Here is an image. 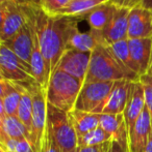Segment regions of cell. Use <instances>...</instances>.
I'll use <instances>...</instances> for the list:
<instances>
[{"label":"cell","instance_id":"cell-1","mask_svg":"<svg viewBox=\"0 0 152 152\" xmlns=\"http://www.w3.org/2000/svg\"><path fill=\"white\" fill-rule=\"evenodd\" d=\"M81 20L83 19L51 16L46 14L41 6L36 10L35 27L50 75L54 72L62 55L67 50L70 36L78 29V23Z\"/></svg>","mask_w":152,"mask_h":152},{"label":"cell","instance_id":"cell-2","mask_svg":"<svg viewBox=\"0 0 152 152\" xmlns=\"http://www.w3.org/2000/svg\"><path fill=\"white\" fill-rule=\"evenodd\" d=\"M121 80L134 82L140 80V76L128 69L116 57L108 45H99L91 53L89 70L85 83L117 82Z\"/></svg>","mask_w":152,"mask_h":152},{"label":"cell","instance_id":"cell-3","mask_svg":"<svg viewBox=\"0 0 152 152\" xmlns=\"http://www.w3.org/2000/svg\"><path fill=\"white\" fill-rule=\"evenodd\" d=\"M83 83L63 70L55 69L51 74L46 90L47 102L66 113L75 109L77 98Z\"/></svg>","mask_w":152,"mask_h":152},{"label":"cell","instance_id":"cell-4","mask_svg":"<svg viewBox=\"0 0 152 152\" xmlns=\"http://www.w3.org/2000/svg\"><path fill=\"white\" fill-rule=\"evenodd\" d=\"M38 6L40 5L30 1L0 3V42L10 39L24 25L30 22Z\"/></svg>","mask_w":152,"mask_h":152},{"label":"cell","instance_id":"cell-5","mask_svg":"<svg viewBox=\"0 0 152 152\" xmlns=\"http://www.w3.org/2000/svg\"><path fill=\"white\" fill-rule=\"evenodd\" d=\"M33 97V129L31 143L35 152H41L47 124V96L46 90L36 81L23 83Z\"/></svg>","mask_w":152,"mask_h":152},{"label":"cell","instance_id":"cell-6","mask_svg":"<svg viewBox=\"0 0 152 152\" xmlns=\"http://www.w3.org/2000/svg\"><path fill=\"white\" fill-rule=\"evenodd\" d=\"M47 122L61 152H71L78 147L76 132L72 125L68 113L48 104Z\"/></svg>","mask_w":152,"mask_h":152},{"label":"cell","instance_id":"cell-7","mask_svg":"<svg viewBox=\"0 0 152 152\" xmlns=\"http://www.w3.org/2000/svg\"><path fill=\"white\" fill-rule=\"evenodd\" d=\"M115 82L85 83L77 98L75 109L95 114H102Z\"/></svg>","mask_w":152,"mask_h":152},{"label":"cell","instance_id":"cell-8","mask_svg":"<svg viewBox=\"0 0 152 152\" xmlns=\"http://www.w3.org/2000/svg\"><path fill=\"white\" fill-rule=\"evenodd\" d=\"M0 76L3 80L15 83L36 81L31 66L3 45H0Z\"/></svg>","mask_w":152,"mask_h":152},{"label":"cell","instance_id":"cell-9","mask_svg":"<svg viewBox=\"0 0 152 152\" xmlns=\"http://www.w3.org/2000/svg\"><path fill=\"white\" fill-rule=\"evenodd\" d=\"M90 60H91V53L67 49L62 55L55 69L63 70L85 84L89 70Z\"/></svg>","mask_w":152,"mask_h":152},{"label":"cell","instance_id":"cell-10","mask_svg":"<svg viewBox=\"0 0 152 152\" xmlns=\"http://www.w3.org/2000/svg\"><path fill=\"white\" fill-rule=\"evenodd\" d=\"M33 20H35V17L31 19L30 22L24 25L10 39L1 42V45L8 48L29 65H30V58L33 47V28H35Z\"/></svg>","mask_w":152,"mask_h":152},{"label":"cell","instance_id":"cell-11","mask_svg":"<svg viewBox=\"0 0 152 152\" xmlns=\"http://www.w3.org/2000/svg\"><path fill=\"white\" fill-rule=\"evenodd\" d=\"M152 37V12L143 6L130 7L128 16V39Z\"/></svg>","mask_w":152,"mask_h":152},{"label":"cell","instance_id":"cell-12","mask_svg":"<svg viewBox=\"0 0 152 152\" xmlns=\"http://www.w3.org/2000/svg\"><path fill=\"white\" fill-rule=\"evenodd\" d=\"M130 7L118 6L112 21L105 30L102 32V36L106 45H113L121 40L128 39V16Z\"/></svg>","mask_w":152,"mask_h":152},{"label":"cell","instance_id":"cell-13","mask_svg":"<svg viewBox=\"0 0 152 152\" xmlns=\"http://www.w3.org/2000/svg\"><path fill=\"white\" fill-rule=\"evenodd\" d=\"M151 130V117L148 109L145 107L144 111L139 117L138 121L134 124L133 129L128 137L129 152H145Z\"/></svg>","mask_w":152,"mask_h":152},{"label":"cell","instance_id":"cell-14","mask_svg":"<svg viewBox=\"0 0 152 152\" xmlns=\"http://www.w3.org/2000/svg\"><path fill=\"white\" fill-rule=\"evenodd\" d=\"M145 107H146V104H145V94L143 85L140 82V80L134 81L132 84L129 99H128L125 111L123 113L128 130V137L133 129L134 124L138 121L139 117L144 111Z\"/></svg>","mask_w":152,"mask_h":152},{"label":"cell","instance_id":"cell-15","mask_svg":"<svg viewBox=\"0 0 152 152\" xmlns=\"http://www.w3.org/2000/svg\"><path fill=\"white\" fill-rule=\"evenodd\" d=\"M21 100V88L18 83L1 79L0 81V117L17 116Z\"/></svg>","mask_w":152,"mask_h":152},{"label":"cell","instance_id":"cell-16","mask_svg":"<svg viewBox=\"0 0 152 152\" xmlns=\"http://www.w3.org/2000/svg\"><path fill=\"white\" fill-rule=\"evenodd\" d=\"M133 82L121 80L115 82L102 114H123L129 99Z\"/></svg>","mask_w":152,"mask_h":152},{"label":"cell","instance_id":"cell-17","mask_svg":"<svg viewBox=\"0 0 152 152\" xmlns=\"http://www.w3.org/2000/svg\"><path fill=\"white\" fill-rule=\"evenodd\" d=\"M128 47L132 59L139 68L140 77L148 74L152 59V37L129 38Z\"/></svg>","mask_w":152,"mask_h":152},{"label":"cell","instance_id":"cell-18","mask_svg":"<svg viewBox=\"0 0 152 152\" xmlns=\"http://www.w3.org/2000/svg\"><path fill=\"white\" fill-rule=\"evenodd\" d=\"M99 126L112 137V141H116L129 150L128 130L124 114H101Z\"/></svg>","mask_w":152,"mask_h":152},{"label":"cell","instance_id":"cell-19","mask_svg":"<svg viewBox=\"0 0 152 152\" xmlns=\"http://www.w3.org/2000/svg\"><path fill=\"white\" fill-rule=\"evenodd\" d=\"M101 44H105L101 32L91 29L87 32H80L78 29H76L70 36L67 49H72L79 52L92 53Z\"/></svg>","mask_w":152,"mask_h":152},{"label":"cell","instance_id":"cell-20","mask_svg":"<svg viewBox=\"0 0 152 152\" xmlns=\"http://www.w3.org/2000/svg\"><path fill=\"white\" fill-rule=\"evenodd\" d=\"M117 8L118 6L112 3L110 1L105 2V3L101 4V5L95 7L93 10H91L83 18V20L87 21L91 30L102 33L112 21Z\"/></svg>","mask_w":152,"mask_h":152},{"label":"cell","instance_id":"cell-21","mask_svg":"<svg viewBox=\"0 0 152 152\" xmlns=\"http://www.w3.org/2000/svg\"><path fill=\"white\" fill-rule=\"evenodd\" d=\"M71 123L76 132L77 139L83 134H87L91 130L99 127L100 125V117L101 114H95V113L83 112L79 110H72L68 113Z\"/></svg>","mask_w":152,"mask_h":152},{"label":"cell","instance_id":"cell-22","mask_svg":"<svg viewBox=\"0 0 152 152\" xmlns=\"http://www.w3.org/2000/svg\"><path fill=\"white\" fill-rule=\"evenodd\" d=\"M0 132L5 134L6 137L14 140H23L27 139L30 142L31 146V136L24 124L20 121L18 116H4L0 117Z\"/></svg>","mask_w":152,"mask_h":152},{"label":"cell","instance_id":"cell-23","mask_svg":"<svg viewBox=\"0 0 152 152\" xmlns=\"http://www.w3.org/2000/svg\"><path fill=\"white\" fill-rule=\"evenodd\" d=\"M110 0H71L69 4L57 12L54 16L74 17L83 19L91 10Z\"/></svg>","mask_w":152,"mask_h":152},{"label":"cell","instance_id":"cell-24","mask_svg":"<svg viewBox=\"0 0 152 152\" xmlns=\"http://www.w3.org/2000/svg\"><path fill=\"white\" fill-rule=\"evenodd\" d=\"M21 88V100L18 109V118L28 129L31 136L33 129V97L28 89L24 86L23 83H18Z\"/></svg>","mask_w":152,"mask_h":152},{"label":"cell","instance_id":"cell-25","mask_svg":"<svg viewBox=\"0 0 152 152\" xmlns=\"http://www.w3.org/2000/svg\"><path fill=\"white\" fill-rule=\"evenodd\" d=\"M112 140V137L99 126V127L89 132L87 134L79 137L77 139V144H78L79 148H85V147L99 146L104 143L110 142Z\"/></svg>","mask_w":152,"mask_h":152},{"label":"cell","instance_id":"cell-26","mask_svg":"<svg viewBox=\"0 0 152 152\" xmlns=\"http://www.w3.org/2000/svg\"><path fill=\"white\" fill-rule=\"evenodd\" d=\"M110 47L113 52H114V54L116 55V57H117L128 69L132 70L133 72H136V75L140 76L138 66L134 63L133 59H132V57H131V54H130L129 47H128V39L115 42V44H113V45H110Z\"/></svg>","mask_w":152,"mask_h":152},{"label":"cell","instance_id":"cell-27","mask_svg":"<svg viewBox=\"0 0 152 152\" xmlns=\"http://www.w3.org/2000/svg\"><path fill=\"white\" fill-rule=\"evenodd\" d=\"M140 82L142 83L143 88H144L145 104H146V108L148 109V112L150 114L152 124V76L150 74L143 75L140 77Z\"/></svg>","mask_w":152,"mask_h":152},{"label":"cell","instance_id":"cell-28","mask_svg":"<svg viewBox=\"0 0 152 152\" xmlns=\"http://www.w3.org/2000/svg\"><path fill=\"white\" fill-rule=\"evenodd\" d=\"M70 1L71 0H42L40 6L46 14L54 16L57 12L69 4Z\"/></svg>","mask_w":152,"mask_h":152},{"label":"cell","instance_id":"cell-29","mask_svg":"<svg viewBox=\"0 0 152 152\" xmlns=\"http://www.w3.org/2000/svg\"><path fill=\"white\" fill-rule=\"evenodd\" d=\"M110 142L104 143L99 146H94V147H85V148H79V152H108V148H110Z\"/></svg>","mask_w":152,"mask_h":152},{"label":"cell","instance_id":"cell-30","mask_svg":"<svg viewBox=\"0 0 152 152\" xmlns=\"http://www.w3.org/2000/svg\"><path fill=\"white\" fill-rule=\"evenodd\" d=\"M108 152H129V150L116 141H110V148H108Z\"/></svg>","mask_w":152,"mask_h":152},{"label":"cell","instance_id":"cell-31","mask_svg":"<svg viewBox=\"0 0 152 152\" xmlns=\"http://www.w3.org/2000/svg\"><path fill=\"white\" fill-rule=\"evenodd\" d=\"M138 4L152 12V0H140Z\"/></svg>","mask_w":152,"mask_h":152},{"label":"cell","instance_id":"cell-32","mask_svg":"<svg viewBox=\"0 0 152 152\" xmlns=\"http://www.w3.org/2000/svg\"><path fill=\"white\" fill-rule=\"evenodd\" d=\"M110 2L116 4L117 6H127L128 7L129 0H110Z\"/></svg>","mask_w":152,"mask_h":152},{"label":"cell","instance_id":"cell-33","mask_svg":"<svg viewBox=\"0 0 152 152\" xmlns=\"http://www.w3.org/2000/svg\"><path fill=\"white\" fill-rule=\"evenodd\" d=\"M145 152H152V130L150 132V137H149V141L146 146V149H145Z\"/></svg>","mask_w":152,"mask_h":152},{"label":"cell","instance_id":"cell-34","mask_svg":"<svg viewBox=\"0 0 152 152\" xmlns=\"http://www.w3.org/2000/svg\"><path fill=\"white\" fill-rule=\"evenodd\" d=\"M140 0H129V3H128V7H133L134 5L139 3Z\"/></svg>","mask_w":152,"mask_h":152},{"label":"cell","instance_id":"cell-35","mask_svg":"<svg viewBox=\"0 0 152 152\" xmlns=\"http://www.w3.org/2000/svg\"><path fill=\"white\" fill-rule=\"evenodd\" d=\"M33 3L37 4V5H41V2H42V0H30Z\"/></svg>","mask_w":152,"mask_h":152},{"label":"cell","instance_id":"cell-36","mask_svg":"<svg viewBox=\"0 0 152 152\" xmlns=\"http://www.w3.org/2000/svg\"><path fill=\"white\" fill-rule=\"evenodd\" d=\"M148 74H150L151 76H152V59H151V64H150V68H149V72H148Z\"/></svg>","mask_w":152,"mask_h":152},{"label":"cell","instance_id":"cell-37","mask_svg":"<svg viewBox=\"0 0 152 152\" xmlns=\"http://www.w3.org/2000/svg\"><path fill=\"white\" fill-rule=\"evenodd\" d=\"M7 1H15V0H0V3H3V2H7Z\"/></svg>","mask_w":152,"mask_h":152},{"label":"cell","instance_id":"cell-38","mask_svg":"<svg viewBox=\"0 0 152 152\" xmlns=\"http://www.w3.org/2000/svg\"><path fill=\"white\" fill-rule=\"evenodd\" d=\"M71 152H79V150H78V147L75 149V150H73V151H71Z\"/></svg>","mask_w":152,"mask_h":152},{"label":"cell","instance_id":"cell-39","mask_svg":"<svg viewBox=\"0 0 152 152\" xmlns=\"http://www.w3.org/2000/svg\"><path fill=\"white\" fill-rule=\"evenodd\" d=\"M0 152H3V151H1V150H0Z\"/></svg>","mask_w":152,"mask_h":152}]
</instances>
